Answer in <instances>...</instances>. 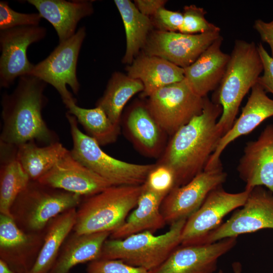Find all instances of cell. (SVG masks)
<instances>
[{
  "label": "cell",
  "instance_id": "obj_31",
  "mask_svg": "<svg viewBox=\"0 0 273 273\" xmlns=\"http://www.w3.org/2000/svg\"><path fill=\"white\" fill-rule=\"evenodd\" d=\"M67 112L74 116L87 133L100 146L115 143L120 134V127L114 124L100 107L86 109L73 101L65 105Z\"/></svg>",
  "mask_w": 273,
  "mask_h": 273
},
{
  "label": "cell",
  "instance_id": "obj_3",
  "mask_svg": "<svg viewBox=\"0 0 273 273\" xmlns=\"http://www.w3.org/2000/svg\"><path fill=\"white\" fill-rule=\"evenodd\" d=\"M262 71L255 43L236 40L223 77L212 100L222 108L217 123L222 136L232 127L243 98L257 82Z\"/></svg>",
  "mask_w": 273,
  "mask_h": 273
},
{
  "label": "cell",
  "instance_id": "obj_10",
  "mask_svg": "<svg viewBox=\"0 0 273 273\" xmlns=\"http://www.w3.org/2000/svg\"><path fill=\"white\" fill-rule=\"evenodd\" d=\"M251 190L245 189L241 192L231 193L222 186L212 190L199 209L187 219L180 245L201 244L222 223L224 216L244 204Z\"/></svg>",
  "mask_w": 273,
  "mask_h": 273
},
{
  "label": "cell",
  "instance_id": "obj_19",
  "mask_svg": "<svg viewBox=\"0 0 273 273\" xmlns=\"http://www.w3.org/2000/svg\"><path fill=\"white\" fill-rule=\"evenodd\" d=\"M272 116L273 100L266 95V92L257 82L251 88L250 95L243 107L240 115L230 130L220 139L204 170L222 165L220 155L230 143L251 132L263 121Z\"/></svg>",
  "mask_w": 273,
  "mask_h": 273
},
{
  "label": "cell",
  "instance_id": "obj_38",
  "mask_svg": "<svg viewBox=\"0 0 273 273\" xmlns=\"http://www.w3.org/2000/svg\"><path fill=\"white\" fill-rule=\"evenodd\" d=\"M253 27L259 34L261 40L270 46L271 57L273 58V20L265 22L261 19H257L255 21Z\"/></svg>",
  "mask_w": 273,
  "mask_h": 273
},
{
  "label": "cell",
  "instance_id": "obj_32",
  "mask_svg": "<svg viewBox=\"0 0 273 273\" xmlns=\"http://www.w3.org/2000/svg\"><path fill=\"white\" fill-rule=\"evenodd\" d=\"M206 11L194 5L184 8L183 21L179 32L186 34H198L220 31L215 25L208 21L205 16Z\"/></svg>",
  "mask_w": 273,
  "mask_h": 273
},
{
  "label": "cell",
  "instance_id": "obj_1",
  "mask_svg": "<svg viewBox=\"0 0 273 273\" xmlns=\"http://www.w3.org/2000/svg\"><path fill=\"white\" fill-rule=\"evenodd\" d=\"M222 112L220 104L206 97L202 113L170 136L156 163L172 170L175 187L185 185L204 170L222 136L217 125Z\"/></svg>",
  "mask_w": 273,
  "mask_h": 273
},
{
  "label": "cell",
  "instance_id": "obj_27",
  "mask_svg": "<svg viewBox=\"0 0 273 273\" xmlns=\"http://www.w3.org/2000/svg\"><path fill=\"white\" fill-rule=\"evenodd\" d=\"M76 209L67 210L52 219L44 231L43 242L29 273H49L72 230L76 219Z\"/></svg>",
  "mask_w": 273,
  "mask_h": 273
},
{
  "label": "cell",
  "instance_id": "obj_34",
  "mask_svg": "<svg viewBox=\"0 0 273 273\" xmlns=\"http://www.w3.org/2000/svg\"><path fill=\"white\" fill-rule=\"evenodd\" d=\"M41 19L38 13L18 12L9 6L8 2H0V30L22 26L39 25Z\"/></svg>",
  "mask_w": 273,
  "mask_h": 273
},
{
  "label": "cell",
  "instance_id": "obj_7",
  "mask_svg": "<svg viewBox=\"0 0 273 273\" xmlns=\"http://www.w3.org/2000/svg\"><path fill=\"white\" fill-rule=\"evenodd\" d=\"M74 159L109 181L112 186L143 185L155 163L140 164L116 159L102 150L98 143L82 132L76 118L67 112Z\"/></svg>",
  "mask_w": 273,
  "mask_h": 273
},
{
  "label": "cell",
  "instance_id": "obj_36",
  "mask_svg": "<svg viewBox=\"0 0 273 273\" xmlns=\"http://www.w3.org/2000/svg\"><path fill=\"white\" fill-rule=\"evenodd\" d=\"M151 19L157 30L167 32H179L183 21V14L177 11L160 8Z\"/></svg>",
  "mask_w": 273,
  "mask_h": 273
},
{
  "label": "cell",
  "instance_id": "obj_6",
  "mask_svg": "<svg viewBox=\"0 0 273 273\" xmlns=\"http://www.w3.org/2000/svg\"><path fill=\"white\" fill-rule=\"evenodd\" d=\"M82 197L30 180L20 193L11 209L12 218L27 233H40L62 213L77 208Z\"/></svg>",
  "mask_w": 273,
  "mask_h": 273
},
{
  "label": "cell",
  "instance_id": "obj_24",
  "mask_svg": "<svg viewBox=\"0 0 273 273\" xmlns=\"http://www.w3.org/2000/svg\"><path fill=\"white\" fill-rule=\"evenodd\" d=\"M165 196L150 190L143 185L136 208L121 226L111 233L110 239H123L145 231L154 233L163 228L166 223L160 206Z\"/></svg>",
  "mask_w": 273,
  "mask_h": 273
},
{
  "label": "cell",
  "instance_id": "obj_40",
  "mask_svg": "<svg viewBox=\"0 0 273 273\" xmlns=\"http://www.w3.org/2000/svg\"><path fill=\"white\" fill-rule=\"evenodd\" d=\"M0 273H18L13 270L5 261L0 259Z\"/></svg>",
  "mask_w": 273,
  "mask_h": 273
},
{
  "label": "cell",
  "instance_id": "obj_37",
  "mask_svg": "<svg viewBox=\"0 0 273 273\" xmlns=\"http://www.w3.org/2000/svg\"><path fill=\"white\" fill-rule=\"evenodd\" d=\"M257 50L263 65V75L260 76L257 82L266 92L273 95V58L265 50L263 45L259 43Z\"/></svg>",
  "mask_w": 273,
  "mask_h": 273
},
{
  "label": "cell",
  "instance_id": "obj_4",
  "mask_svg": "<svg viewBox=\"0 0 273 273\" xmlns=\"http://www.w3.org/2000/svg\"><path fill=\"white\" fill-rule=\"evenodd\" d=\"M143 190L141 186H112L85 197L76 209L74 232H112L121 226L135 207Z\"/></svg>",
  "mask_w": 273,
  "mask_h": 273
},
{
  "label": "cell",
  "instance_id": "obj_15",
  "mask_svg": "<svg viewBox=\"0 0 273 273\" xmlns=\"http://www.w3.org/2000/svg\"><path fill=\"white\" fill-rule=\"evenodd\" d=\"M237 237L197 245H179L150 273H213L218 259L236 245Z\"/></svg>",
  "mask_w": 273,
  "mask_h": 273
},
{
  "label": "cell",
  "instance_id": "obj_9",
  "mask_svg": "<svg viewBox=\"0 0 273 273\" xmlns=\"http://www.w3.org/2000/svg\"><path fill=\"white\" fill-rule=\"evenodd\" d=\"M85 36V27H81L70 38L59 43L46 58L34 65L29 74L52 85L60 95L65 105L76 101L67 89V85L75 95L79 92L80 85L76 68Z\"/></svg>",
  "mask_w": 273,
  "mask_h": 273
},
{
  "label": "cell",
  "instance_id": "obj_23",
  "mask_svg": "<svg viewBox=\"0 0 273 273\" xmlns=\"http://www.w3.org/2000/svg\"><path fill=\"white\" fill-rule=\"evenodd\" d=\"M126 70L129 77L142 82L143 97H148L158 89L185 79L184 68L162 58L145 54L138 55Z\"/></svg>",
  "mask_w": 273,
  "mask_h": 273
},
{
  "label": "cell",
  "instance_id": "obj_41",
  "mask_svg": "<svg viewBox=\"0 0 273 273\" xmlns=\"http://www.w3.org/2000/svg\"><path fill=\"white\" fill-rule=\"evenodd\" d=\"M232 268L234 273H242V265L239 261H235L232 263ZM217 273H223V271L219 269Z\"/></svg>",
  "mask_w": 273,
  "mask_h": 273
},
{
  "label": "cell",
  "instance_id": "obj_29",
  "mask_svg": "<svg viewBox=\"0 0 273 273\" xmlns=\"http://www.w3.org/2000/svg\"><path fill=\"white\" fill-rule=\"evenodd\" d=\"M143 90L144 85L140 80L115 72L103 96L96 102V107L101 108L114 124L120 126L124 106L134 95L142 93Z\"/></svg>",
  "mask_w": 273,
  "mask_h": 273
},
{
  "label": "cell",
  "instance_id": "obj_22",
  "mask_svg": "<svg viewBox=\"0 0 273 273\" xmlns=\"http://www.w3.org/2000/svg\"><path fill=\"white\" fill-rule=\"evenodd\" d=\"M42 18L53 26L59 39L63 42L76 32L79 22L94 12L93 2L88 0H28Z\"/></svg>",
  "mask_w": 273,
  "mask_h": 273
},
{
  "label": "cell",
  "instance_id": "obj_11",
  "mask_svg": "<svg viewBox=\"0 0 273 273\" xmlns=\"http://www.w3.org/2000/svg\"><path fill=\"white\" fill-rule=\"evenodd\" d=\"M241 209L209 233L202 243L238 237L264 229H273V193L263 187L254 188Z\"/></svg>",
  "mask_w": 273,
  "mask_h": 273
},
{
  "label": "cell",
  "instance_id": "obj_30",
  "mask_svg": "<svg viewBox=\"0 0 273 273\" xmlns=\"http://www.w3.org/2000/svg\"><path fill=\"white\" fill-rule=\"evenodd\" d=\"M68 151L59 141L41 147L29 141L16 146V158L30 180L37 181Z\"/></svg>",
  "mask_w": 273,
  "mask_h": 273
},
{
  "label": "cell",
  "instance_id": "obj_5",
  "mask_svg": "<svg viewBox=\"0 0 273 273\" xmlns=\"http://www.w3.org/2000/svg\"><path fill=\"white\" fill-rule=\"evenodd\" d=\"M186 220L181 219L173 223L167 232L158 236L145 231L123 239H107L100 259L121 260L130 265L153 270L180 245Z\"/></svg>",
  "mask_w": 273,
  "mask_h": 273
},
{
  "label": "cell",
  "instance_id": "obj_18",
  "mask_svg": "<svg viewBox=\"0 0 273 273\" xmlns=\"http://www.w3.org/2000/svg\"><path fill=\"white\" fill-rule=\"evenodd\" d=\"M237 169L245 189L265 187L273 193V124L266 125L256 140L247 143Z\"/></svg>",
  "mask_w": 273,
  "mask_h": 273
},
{
  "label": "cell",
  "instance_id": "obj_39",
  "mask_svg": "<svg viewBox=\"0 0 273 273\" xmlns=\"http://www.w3.org/2000/svg\"><path fill=\"white\" fill-rule=\"evenodd\" d=\"M167 1L165 0H135L134 4L139 11L147 17L153 16Z\"/></svg>",
  "mask_w": 273,
  "mask_h": 273
},
{
  "label": "cell",
  "instance_id": "obj_14",
  "mask_svg": "<svg viewBox=\"0 0 273 273\" xmlns=\"http://www.w3.org/2000/svg\"><path fill=\"white\" fill-rule=\"evenodd\" d=\"M220 36V31L186 34L152 30L143 49V54L162 58L184 69Z\"/></svg>",
  "mask_w": 273,
  "mask_h": 273
},
{
  "label": "cell",
  "instance_id": "obj_35",
  "mask_svg": "<svg viewBox=\"0 0 273 273\" xmlns=\"http://www.w3.org/2000/svg\"><path fill=\"white\" fill-rule=\"evenodd\" d=\"M87 273H150V271L128 264L121 260L99 259L88 263Z\"/></svg>",
  "mask_w": 273,
  "mask_h": 273
},
{
  "label": "cell",
  "instance_id": "obj_21",
  "mask_svg": "<svg viewBox=\"0 0 273 273\" xmlns=\"http://www.w3.org/2000/svg\"><path fill=\"white\" fill-rule=\"evenodd\" d=\"M222 40L220 35L193 63L184 68L185 80L201 97L217 88L225 72L230 55L221 51Z\"/></svg>",
  "mask_w": 273,
  "mask_h": 273
},
{
  "label": "cell",
  "instance_id": "obj_20",
  "mask_svg": "<svg viewBox=\"0 0 273 273\" xmlns=\"http://www.w3.org/2000/svg\"><path fill=\"white\" fill-rule=\"evenodd\" d=\"M128 139L144 156L159 158L167 145V134L148 109L146 104H138L129 111L123 121Z\"/></svg>",
  "mask_w": 273,
  "mask_h": 273
},
{
  "label": "cell",
  "instance_id": "obj_13",
  "mask_svg": "<svg viewBox=\"0 0 273 273\" xmlns=\"http://www.w3.org/2000/svg\"><path fill=\"white\" fill-rule=\"evenodd\" d=\"M47 29L39 25L22 26L0 30V87L9 88L15 80L29 75L34 64L27 57V49L43 39Z\"/></svg>",
  "mask_w": 273,
  "mask_h": 273
},
{
  "label": "cell",
  "instance_id": "obj_16",
  "mask_svg": "<svg viewBox=\"0 0 273 273\" xmlns=\"http://www.w3.org/2000/svg\"><path fill=\"white\" fill-rule=\"evenodd\" d=\"M44 231L25 232L12 217L1 214L0 259L18 273H29L42 247Z\"/></svg>",
  "mask_w": 273,
  "mask_h": 273
},
{
  "label": "cell",
  "instance_id": "obj_33",
  "mask_svg": "<svg viewBox=\"0 0 273 273\" xmlns=\"http://www.w3.org/2000/svg\"><path fill=\"white\" fill-rule=\"evenodd\" d=\"M143 185L152 191L166 196L175 187L174 172L168 166L156 163Z\"/></svg>",
  "mask_w": 273,
  "mask_h": 273
},
{
  "label": "cell",
  "instance_id": "obj_26",
  "mask_svg": "<svg viewBox=\"0 0 273 273\" xmlns=\"http://www.w3.org/2000/svg\"><path fill=\"white\" fill-rule=\"evenodd\" d=\"M0 212L12 217V206L30 179L16 158V146L0 142Z\"/></svg>",
  "mask_w": 273,
  "mask_h": 273
},
{
  "label": "cell",
  "instance_id": "obj_12",
  "mask_svg": "<svg viewBox=\"0 0 273 273\" xmlns=\"http://www.w3.org/2000/svg\"><path fill=\"white\" fill-rule=\"evenodd\" d=\"M222 165L205 169L185 185L172 189L163 200L160 211L166 224L187 219L201 206L209 193L225 182Z\"/></svg>",
  "mask_w": 273,
  "mask_h": 273
},
{
  "label": "cell",
  "instance_id": "obj_17",
  "mask_svg": "<svg viewBox=\"0 0 273 273\" xmlns=\"http://www.w3.org/2000/svg\"><path fill=\"white\" fill-rule=\"evenodd\" d=\"M37 181L82 197L94 195L112 186L105 178L74 159L69 150Z\"/></svg>",
  "mask_w": 273,
  "mask_h": 273
},
{
  "label": "cell",
  "instance_id": "obj_2",
  "mask_svg": "<svg viewBox=\"0 0 273 273\" xmlns=\"http://www.w3.org/2000/svg\"><path fill=\"white\" fill-rule=\"evenodd\" d=\"M47 84L38 78L26 75L19 78L12 93L3 94L0 142L18 146L29 141L44 145L59 142L42 117L48 101L44 94Z\"/></svg>",
  "mask_w": 273,
  "mask_h": 273
},
{
  "label": "cell",
  "instance_id": "obj_25",
  "mask_svg": "<svg viewBox=\"0 0 273 273\" xmlns=\"http://www.w3.org/2000/svg\"><path fill=\"white\" fill-rule=\"evenodd\" d=\"M111 232L78 234L66 239L49 273H68L76 265L100 258L105 242Z\"/></svg>",
  "mask_w": 273,
  "mask_h": 273
},
{
  "label": "cell",
  "instance_id": "obj_8",
  "mask_svg": "<svg viewBox=\"0 0 273 273\" xmlns=\"http://www.w3.org/2000/svg\"><path fill=\"white\" fill-rule=\"evenodd\" d=\"M148 98V109L170 136L202 113L205 98L194 93L185 79L162 87Z\"/></svg>",
  "mask_w": 273,
  "mask_h": 273
},
{
  "label": "cell",
  "instance_id": "obj_28",
  "mask_svg": "<svg viewBox=\"0 0 273 273\" xmlns=\"http://www.w3.org/2000/svg\"><path fill=\"white\" fill-rule=\"evenodd\" d=\"M126 35V50L122 63L130 65L143 50L154 27L150 17L142 14L129 0H115Z\"/></svg>",
  "mask_w": 273,
  "mask_h": 273
}]
</instances>
